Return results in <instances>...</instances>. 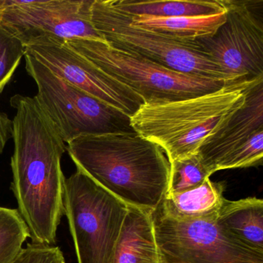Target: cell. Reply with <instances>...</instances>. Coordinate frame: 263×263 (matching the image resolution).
I'll return each instance as SVG.
<instances>
[{"mask_svg":"<svg viewBox=\"0 0 263 263\" xmlns=\"http://www.w3.org/2000/svg\"><path fill=\"white\" fill-rule=\"evenodd\" d=\"M10 105L14 151L11 190L33 244L54 246L64 215L66 178L61 158L67 145L53 121L33 98L16 95Z\"/></svg>","mask_w":263,"mask_h":263,"instance_id":"1","label":"cell"},{"mask_svg":"<svg viewBox=\"0 0 263 263\" xmlns=\"http://www.w3.org/2000/svg\"><path fill=\"white\" fill-rule=\"evenodd\" d=\"M67 152L77 168L127 205L152 212L167 193L165 153L135 130L81 136Z\"/></svg>","mask_w":263,"mask_h":263,"instance_id":"2","label":"cell"},{"mask_svg":"<svg viewBox=\"0 0 263 263\" xmlns=\"http://www.w3.org/2000/svg\"><path fill=\"white\" fill-rule=\"evenodd\" d=\"M263 77L229 83L210 93L177 101L144 102L130 118L132 128L159 146L169 162L198 153L246 102Z\"/></svg>","mask_w":263,"mask_h":263,"instance_id":"3","label":"cell"},{"mask_svg":"<svg viewBox=\"0 0 263 263\" xmlns=\"http://www.w3.org/2000/svg\"><path fill=\"white\" fill-rule=\"evenodd\" d=\"M64 204L78 263H112L128 205L78 168L66 178Z\"/></svg>","mask_w":263,"mask_h":263,"instance_id":"4","label":"cell"},{"mask_svg":"<svg viewBox=\"0 0 263 263\" xmlns=\"http://www.w3.org/2000/svg\"><path fill=\"white\" fill-rule=\"evenodd\" d=\"M67 43L101 70L136 92L144 102L187 99L233 82L180 73L107 43L91 40Z\"/></svg>","mask_w":263,"mask_h":263,"instance_id":"5","label":"cell"},{"mask_svg":"<svg viewBox=\"0 0 263 263\" xmlns=\"http://www.w3.org/2000/svg\"><path fill=\"white\" fill-rule=\"evenodd\" d=\"M91 21L106 43L115 48L139 55L180 73L235 81L195 41L180 42L134 27L130 16L118 10L112 0H93Z\"/></svg>","mask_w":263,"mask_h":263,"instance_id":"6","label":"cell"},{"mask_svg":"<svg viewBox=\"0 0 263 263\" xmlns=\"http://www.w3.org/2000/svg\"><path fill=\"white\" fill-rule=\"evenodd\" d=\"M26 70L34 80V97L64 143L85 135L132 132L130 117L60 78L25 53Z\"/></svg>","mask_w":263,"mask_h":263,"instance_id":"7","label":"cell"},{"mask_svg":"<svg viewBox=\"0 0 263 263\" xmlns=\"http://www.w3.org/2000/svg\"><path fill=\"white\" fill-rule=\"evenodd\" d=\"M216 217L187 221L172 218L159 207L152 211L160 263H263V254L226 235Z\"/></svg>","mask_w":263,"mask_h":263,"instance_id":"8","label":"cell"},{"mask_svg":"<svg viewBox=\"0 0 263 263\" xmlns=\"http://www.w3.org/2000/svg\"><path fill=\"white\" fill-rule=\"evenodd\" d=\"M93 0H0V24L24 46L41 37L106 43L91 21Z\"/></svg>","mask_w":263,"mask_h":263,"instance_id":"9","label":"cell"},{"mask_svg":"<svg viewBox=\"0 0 263 263\" xmlns=\"http://www.w3.org/2000/svg\"><path fill=\"white\" fill-rule=\"evenodd\" d=\"M226 21L216 33L195 42L235 81L263 77V26L252 1L221 0Z\"/></svg>","mask_w":263,"mask_h":263,"instance_id":"10","label":"cell"},{"mask_svg":"<svg viewBox=\"0 0 263 263\" xmlns=\"http://www.w3.org/2000/svg\"><path fill=\"white\" fill-rule=\"evenodd\" d=\"M25 50L61 79L130 118L144 103L136 92L75 51L66 41L41 37L29 43Z\"/></svg>","mask_w":263,"mask_h":263,"instance_id":"11","label":"cell"},{"mask_svg":"<svg viewBox=\"0 0 263 263\" xmlns=\"http://www.w3.org/2000/svg\"><path fill=\"white\" fill-rule=\"evenodd\" d=\"M263 129V81L252 87L245 105L226 125L201 146L198 153L210 173L218 172L220 164L256 130Z\"/></svg>","mask_w":263,"mask_h":263,"instance_id":"12","label":"cell"},{"mask_svg":"<svg viewBox=\"0 0 263 263\" xmlns=\"http://www.w3.org/2000/svg\"><path fill=\"white\" fill-rule=\"evenodd\" d=\"M112 263H160L151 211L127 206Z\"/></svg>","mask_w":263,"mask_h":263,"instance_id":"13","label":"cell"},{"mask_svg":"<svg viewBox=\"0 0 263 263\" xmlns=\"http://www.w3.org/2000/svg\"><path fill=\"white\" fill-rule=\"evenodd\" d=\"M218 227L245 247L263 254V201L255 197L226 199L216 217Z\"/></svg>","mask_w":263,"mask_h":263,"instance_id":"14","label":"cell"},{"mask_svg":"<svg viewBox=\"0 0 263 263\" xmlns=\"http://www.w3.org/2000/svg\"><path fill=\"white\" fill-rule=\"evenodd\" d=\"M224 183L210 178L199 187L175 195H164L158 207L178 220H198L215 216L224 204Z\"/></svg>","mask_w":263,"mask_h":263,"instance_id":"15","label":"cell"},{"mask_svg":"<svg viewBox=\"0 0 263 263\" xmlns=\"http://www.w3.org/2000/svg\"><path fill=\"white\" fill-rule=\"evenodd\" d=\"M130 16V15H129ZM134 27L155 32L180 42H194L209 37L226 21V12L210 16L161 18L130 16Z\"/></svg>","mask_w":263,"mask_h":263,"instance_id":"16","label":"cell"},{"mask_svg":"<svg viewBox=\"0 0 263 263\" xmlns=\"http://www.w3.org/2000/svg\"><path fill=\"white\" fill-rule=\"evenodd\" d=\"M120 11L130 16L171 18L210 16L224 11L221 0L216 1H135L112 0Z\"/></svg>","mask_w":263,"mask_h":263,"instance_id":"17","label":"cell"},{"mask_svg":"<svg viewBox=\"0 0 263 263\" xmlns=\"http://www.w3.org/2000/svg\"><path fill=\"white\" fill-rule=\"evenodd\" d=\"M28 238V228L17 209L0 206V263H11Z\"/></svg>","mask_w":263,"mask_h":263,"instance_id":"18","label":"cell"},{"mask_svg":"<svg viewBox=\"0 0 263 263\" xmlns=\"http://www.w3.org/2000/svg\"><path fill=\"white\" fill-rule=\"evenodd\" d=\"M170 164V178L166 193L167 195H175L196 189L212 175L198 152Z\"/></svg>","mask_w":263,"mask_h":263,"instance_id":"19","label":"cell"},{"mask_svg":"<svg viewBox=\"0 0 263 263\" xmlns=\"http://www.w3.org/2000/svg\"><path fill=\"white\" fill-rule=\"evenodd\" d=\"M25 53V46L21 40L0 24V93L13 78Z\"/></svg>","mask_w":263,"mask_h":263,"instance_id":"20","label":"cell"},{"mask_svg":"<svg viewBox=\"0 0 263 263\" xmlns=\"http://www.w3.org/2000/svg\"><path fill=\"white\" fill-rule=\"evenodd\" d=\"M263 158V129L254 132L247 141L237 147L219 166L220 170L261 165Z\"/></svg>","mask_w":263,"mask_h":263,"instance_id":"21","label":"cell"},{"mask_svg":"<svg viewBox=\"0 0 263 263\" xmlns=\"http://www.w3.org/2000/svg\"><path fill=\"white\" fill-rule=\"evenodd\" d=\"M11 263H65L58 246L29 243Z\"/></svg>","mask_w":263,"mask_h":263,"instance_id":"22","label":"cell"},{"mask_svg":"<svg viewBox=\"0 0 263 263\" xmlns=\"http://www.w3.org/2000/svg\"><path fill=\"white\" fill-rule=\"evenodd\" d=\"M13 137V120L4 112L0 111V155L6 144Z\"/></svg>","mask_w":263,"mask_h":263,"instance_id":"23","label":"cell"}]
</instances>
